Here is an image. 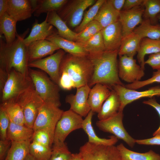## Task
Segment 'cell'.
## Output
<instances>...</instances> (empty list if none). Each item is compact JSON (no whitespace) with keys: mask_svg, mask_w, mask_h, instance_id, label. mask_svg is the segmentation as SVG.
Segmentation results:
<instances>
[{"mask_svg":"<svg viewBox=\"0 0 160 160\" xmlns=\"http://www.w3.org/2000/svg\"><path fill=\"white\" fill-rule=\"evenodd\" d=\"M0 106L4 110L10 121L15 124L24 125L25 119L22 109L14 100L1 104Z\"/></svg>","mask_w":160,"mask_h":160,"instance_id":"836d02e7","label":"cell"},{"mask_svg":"<svg viewBox=\"0 0 160 160\" xmlns=\"http://www.w3.org/2000/svg\"><path fill=\"white\" fill-rule=\"evenodd\" d=\"M67 0H31L34 16H39L43 13L59 11L66 4Z\"/></svg>","mask_w":160,"mask_h":160,"instance_id":"4316f807","label":"cell"},{"mask_svg":"<svg viewBox=\"0 0 160 160\" xmlns=\"http://www.w3.org/2000/svg\"><path fill=\"white\" fill-rule=\"evenodd\" d=\"M60 107L52 103L44 102L40 107L33 129L47 132L53 141L56 125L63 112Z\"/></svg>","mask_w":160,"mask_h":160,"instance_id":"52a82bcc","label":"cell"},{"mask_svg":"<svg viewBox=\"0 0 160 160\" xmlns=\"http://www.w3.org/2000/svg\"><path fill=\"white\" fill-rule=\"evenodd\" d=\"M17 22L7 12L0 17V36L4 35L7 44H11L16 39L17 34L16 29Z\"/></svg>","mask_w":160,"mask_h":160,"instance_id":"f546056e","label":"cell"},{"mask_svg":"<svg viewBox=\"0 0 160 160\" xmlns=\"http://www.w3.org/2000/svg\"><path fill=\"white\" fill-rule=\"evenodd\" d=\"M56 33L55 31L53 26L45 19L42 22L38 23L36 20L33 24L30 34L24 40L27 46L34 41L46 39L47 38Z\"/></svg>","mask_w":160,"mask_h":160,"instance_id":"603a6c76","label":"cell"},{"mask_svg":"<svg viewBox=\"0 0 160 160\" xmlns=\"http://www.w3.org/2000/svg\"><path fill=\"white\" fill-rule=\"evenodd\" d=\"M8 0H0V17L7 12Z\"/></svg>","mask_w":160,"mask_h":160,"instance_id":"f5cc1de1","label":"cell"},{"mask_svg":"<svg viewBox=\"0 0 160 160\" xmlns=\"http://www.w3.org/2000/svg\"><path fill=\"white\" fill-rule=\"evenodd\" d=\"M94 113L90 111L85 119H83L82 129L87 135L88 142L97 145H114L118 141V139L114 135L111 136L108 139L101 138L95 133L92 124V119Z\"/></svg>","mask_w":160,"mask_h":160,"instance_id":"7402d4cb","label":"cell"},{"mask_svg":"<svg viewBox=\"0 0 160 160\" xmlns=\"http://www.w3.org/2000/svg\"><path fill=\"white\" fill-rule=\"evenodd\" d=\"M50 160H70L72 154L65 143L53 144Z\"/></svg>","mask_w":160,"mask_h":160,"instance_id":"60d3db41","label":"cell"},{"mask_svg":"<svg viewBox=\"0 0 160 160\" xmlns=\"http://www.w3.org/2000/svg\"><path fill=\"white\" fill-rule=\"evenodd\" d=\"M79 43L84 48L89 54H96L105 51V47L101 31L87 41Z\"/></svg>","mask_w":160,"mask_h":160,"instance_id":"8d00e7d4","label":"cell"},{"mask_svg":"<svg viewBox=\"0 0 160 160\" xmlns=\"http://www.w3.org/2000/svg\"><path fill=\"white\" fill-rule=\"evenodd\" d=\"M56 45L60 49L72 55L84 56L89 55V52L78 43L71 41L60 36L55 33L46 39Z\"/></svg>","mask_w":160,"mask_h":160,"instance_id":"44dd1931","label":"cell"},{"mask_svg":"<svg viewBox=\"0 0 160 160\" xmlns=\"http://www.w3.org/2000/svg\"><path fill=\"white\" fill-rule=\"evenodd\" d=\"M155 83H160V70L153 72L152 76L148 79L136 81L133 83L127 84L124 86L127 88L136 90Z\"/></svg>","mask_w":160,"mask_h":160,"instance_id":"7bdbcfd3","label":"cell"},{"mask_svg":"<svg viewBox=\"0 0 160 160\" xmlns=\"http://www.w3.org/2000/svg\"><path fill=\"white\" fill-rule=\"evenodd\" d=\"M121 103L119 96L113 89L110 95L103 104L97 117L99 120L109 118L117 113L120 110Z\"/></svg>","mask_w":160,"mask_h":160,"instance_id":"484cf974","label":"cell"},{"mask_svg":"<svg viewBox=\"0 0 160 160\" xmlns=\"http://www.w3.org/2000/svg\"><path fill=\"white\" fill-rule=\"evenodd\" d=\"M24 160H36L30 154H29Z\"/></svg>","mask_w":160,"mask_h":160,"instance_id":"11a10c76","label":"cell"},{"mask_svg":"<svg viewBox=\"0 0 160 160\" xmlns=\"http://www.w3.org/2000/svg\"><path fill=\"white\" fill-rule=\"evenodd\" d=\"M143 103L146 105H148L154 108L157 111L160 117V104L156 101L155 98H151L147 100H144ZM160 134V125L158 129L153 133L154 136Z\"/></svg>","mask_w":160,"mask_h":160,"instance_id":"7dc6e473","label":"cell"},{"mask_svg":"<svg viewBox=\"0 0 160 160\" xmlns=\"http://www.w3.org/2000/svg\"><path fill=\"white\" fill-rule=\"evenodd\" d=\"M118 68L119 78L129 84L140 81L145 75L144 70L133 57L119 56Z\"/></svg>","mask_w":160,"mask_h":160,"instance_id":"4fadbf2b","label":"cell"},{"mask_svg":"<svg viewBox=\"0 0 160 160\" xmlns=\"http://www.w3.org/2000/svg\"><path fill=\"white\" fill-rule=\"evenodd\" d=\"M136 143L140 145H160V134L151 138L144 139L135 140Z\"/></svg>","mask_w":160,"mask_h":160,"instance_id":"c3c4849f","label":"cell"},{"mask_svg":"<svg viewBox=\"0 0 160 160\" xmlns=\"http://www.w3.org/2000/svg\"><path fill=\"white\" fill-rule=\"evenodd\" d=\"M28 75L35 89L44 102L61 106L60 87L44 72L29 68Z\"/></svg>","mask_w":160,"mask_h":160,"instance_id":"277c9868","label":"cell"},{"mask_svg":"<svg viewBox=\"0 0 160 160\" xmlns=\"http://www.w3.org/2000/svg\"><path fill=\"white\" fill-rule=\"evenodd\" d=\"M33 87L32 81L29 76L12 69L4 84L0 87L1 103L14 100L23 92Z\"/></svg>","mask_w":160,"mask_h":160,"instance_id":"5b68a950","label":"cell"},{"mask_svg":"<svg viewBox=\"0 0 160 160\" xmlns=\"http://www.w3.org/2000/svg\"><path fill=\"white\" fill-rule=\"evenodd\" d=\"M145 0H125L122 10L130 9L137 6L143 5Z\"/></svg>","mask_w":160,"mask_h":160,"instance_id":"f907efd6","label":"cell"},{"mask_svg":"<svg viewBox=\"0 0 160 160\" xmlns=\"http://www.w3.org/2000/svg\"><path fill=\"white\" fill-rule=\"evenodd\" d=\"M31 140L21 142L11 141L10 147L3 160H24L29 154Z\"/></svg>","mask_w":160,"mask_h":160,"instance_id":"e575fe53","label":"cell"},{"mask_svg":"<svg viewBox=\"0 0 160 160\" xmlns=\"http://www.w3.org/2000/svg\"><path fill=\"white\" fill-rule=\"evenodd\" d=\"M95 0L68 1L57 13L69 28H76L81 23L84 11L96 2Z\"/></svg>","mask_w":160,"mask_h":160,"instance_id":"ba28073f","label":"cell"},{"mask_svg":"<svg viewBox=\"0 0 160 160\" xmlns=\"http://www.w3.org/2000/svg\"><path fill=\"white\" fill-rule=\"evenodd\" d=\"M13 100L17 103L22 109L25 125L33 129L39 110L44 103L34 87L25 91Z\"/></svg>","mask_w":160,"mask_h":160,"instance_id":"8992f818","label":"cell"},{"mask_svg":"<svg viewBox=\"0 0 160 160\" xmlns=\"http://www.w3.org/2000/svg\"><path fill=\"white\" fill-rule=\"evenodd\" d=\"M160 52V40H152L147 38L142 39L137 58L142 68L144 70L145 57L146 55Z\"/></svg>","mask_w":160,"mask_h":160,"instance_id":"4dcf8cb0","label":"cell"},{"mask_svg":"<svg viewBox=\"0 0 160 160\" xmlns=\"http://www.w3.org/2000/svg\"><path fill=\"white\" fill-rule=\"evenodd\" d=\"M112 89L117 93L121 101L119 111H123L124 107L132 102L143 97L152 98L154 96H160V87H151L148 90L138 91L126 88L124 85H119L113 86Z\"/></svg>","mask_w":160,"mask_h":160,"instance_id":"5bb4252c","label":"cell"},{"mask_svg":"<svg viewBox=\"0 0 160 160\" xmlns=\"http://www.w3.org/2000/svg\"><path fill=\"white\" fill-rule=\"evenodd\" d=\"M60 75L59 86L60 88L66 90L75 88L73 82L66 73L60 72Z\"/></svg>","mask_w":160,"mask_h":160,"instance_id":"f6af8a7d","label":"cell"},{"mask_svg":"<svg viewBox=\"0 0 160 160\" xmlns=\"http://www.w3.org/2000/svg\"><path fill=\"white\" fill-rule=\"evenodd\" d=\"M29 31L28 29L23 34H17L15 41L9 44L0 37V71L8 74L13 69L29 76L27 46L24 41Z\"/></svg>","mask_w":160,"mask_h":160,"instance_id":"6da1fadb","label":"cell"},{"mask_svg":"<svg viewBox=\"0 0 160 160\" xmlns=\"http://www.w3.org/2000/svg\"><path fill=\"white\" fill-rule=\"evenodd\" d=\"M123 111H119L115 115L107 119L99 120L96 122V125L101 130L113 134L118 139H120L132 148L135 142V139L127 132L123 123Z\"/></svg>","mask_w":160,"mask_h":160,"instance_id":"8fae6325","label":"cell"},{"mask_svg":"<svg viewBox=\"0 0 160 160\" xmlns=\"http://www.w3.org/2000/svg\"><path fill=\"white\" fill-rule=\"evenodd\" d=\"M65 54V52L60 49L55 53L45 58L28 63V66L29 68H37L44 71L51 79L59 86L60 65Z\"/></svg>","mask_w":160,"mask_h":160,"instance_id":"7c38bea8","label":"cell"},{"mask_svg":"<svg viewBox=\"0 0 160 160\" xmlns=\"http://www.w3.org/2000/svg\"><path fill=\"white\" fill-rule=\"evenodd\" d=\"M70 160H82L81 155L78 153H72Z\"/></svg>","mask_w":160,"mask_h":160,"instance_id":"db71d44e","label":"cell"},{"mask_svg":"<svg viewBox=\"0 0 160 160\" xmlns=\"http://www.w3.org/2000/svg\"><path fill=\"white\" fill-rule=\"evenodd\" d=\"M133 32L142 39L147 38L155 40H160V25H153L148 19H144Z\"/></svg>","mask_w":160,"mask_h":160,"instance_id":"d6a6232c","label":"cell"},{"mask_svg":"<svg viewBox=\"0 0 160 160\" xmlns=\"http://www.w3.org/2000/svg\"><path fill=\"white\" fill-rule=\"evenodd\" d=\"M10 121L4 110L0 107V140H7V132Z\"/></svg>","mask_w":160,"mask_h":160,"instance_id":"ee69618b","label":"cell"},{"mask_svg":"<svg viewBox=\"0 0 160 160\" xmlns=\"http://www.w3.org/2000/svg\"><path fill=\"white\" fill-rule=\"evenodd\" d=\"M112 89L108 86L101 83H97L90 90L88 102L91 110L98 113L102 105L110 95Z\"/></svg>","mask_w":160,"mask_h":160,"instance_id":"ffe728a7","label":"cell"},{"mask_svg":"<svg viewBox=\"0 0 160 160\" xmlns=\"http://www.w3.org/2000/svg\"><path fill=\"white\" fill-rule=\"evenodd\" d=\"M82 116L69 109L63 111L55 129L53 144L64 143L72 132L82 128Z\"/></svg>","mask_w":160,"mask_h":160,"instance_id":"9c48e42d","label":"cell"},{"mask_svg":"<svg viewBox=\"0 0 160 160\" xmlns=\"http://www.w3.org/2000/svg\"><path fill=\"white\" fill-rule=\"evenodd\" d=\"M105 51L118 50L123 38L122 26L119 21L112 23L101 31Z\"/></svg>","mask_w":160,"mask_h":160,"instance_id":"e0dca14e","label":"cell"},{"mask_svg":"<svg viewBox=\"0 0 160 160\" xmlns=\"http://www.w3.org/2000/svg\"><path fill=\"white\" fill-rule=\"evenodd\" d=\"M60 49L52 42L47 39L33 41L27 47L28 63L51 55L56 51Z\"/></svg>","mask_w":160,"mask_h":160,"instance_id":"ac0fdd59","label":"cell"},{"mask_svg":"<svg viewBox=\"0 0 160 160\" xmlns=\"http://www.w3.org/2000/svg\"><path fill=\"white\" fill-rule=\"evenodd\" d=\"M144 10V6L141 5L120 12L119 21L121 25L123 37L132 33L141 23Z\"/></svg>","mask_w":160,"mask_h":160,"instance_id":"2e32d148","label":"cell"},{"mask_svg":"<svg viewBox=\"0 0 160 160\" xmlns=\"http://www.w3.org/2000/svg\"><path fill=\"white\" fill-rule=\"evenodd\" d=\"M11 141L8 139L0 140V160H3L5 158L9 149L8 148Z\"/></svg>","mask_w":160,"mask_h":160,"instance_id":"681fc988","label":"cell"},{"mask_svg":"<svg viewBox=\"0 0 160 160\" xmlns=\"http://www.w3.org/2000/svg\"><path fill=\"white\" fill-rule=\"evenodd\" d=\"M145 64L150 65L153 69L160 70V52L150 55Z\"/></svg>","mask_w":160,"mask_h":160,"instance_id":"bcb514c9","label":"cell"},{"mask_svg":"<svg viewBox=\"0 0 160 160\" xmlns=\"http://www.w3.org/2000/svg\"><path fill=\"white\" fill-rule=\"evenodd\" d=\"M79 153L82 160H122L114 145H97L88 142L80 147Z\"/></svg>","mask_w":160,"mask_h":160,"instance_id":"30bf717a","label":"cell"},{"mask_svg":"<svg viewBox=\"0 0 160 160\" xmlns=\"http://www.w3.org/2000/svg\"><path fill=\"white\" fill-rule=\"evenodd\" d=\"M141 39L138 35L133 32L123 37L118 51L119 56L133 57L139 51Z\"/></svg>","mask_w":160,"mask_h":160,"instance_id":"f1b7e54d","label":"cell"},{"mask_svg":"<svg viewBox=\"0 0 160 160\" xmlns=\"http://www.w3.org/2000/svg\"><path fill=\"white\" fill-rule=\"evenodd\" d=\"M118 50L104 51L89 57L93 64V71L88 84L91 87L97 83L106 85L111 89L117 85L124 86L119 76Z\"/></svg>","mask_w":160,"mask_h":160,"instance_id":"7a4b0ae2","label":"cell"},{"mask_svg":"<svg viewBox=\"0 0 160 160\" xmlns=\"http://www.w3.org/2000/svg\"><path fill=\"white\" fill-rule=\"evenodd\" d=\"M113 8L120 12L122 9L125 0H108Z\"/></svg>","mask_w":160,"mask_h":160,"instance_id":"816d5d0a","label":"cell"},{"mask_svg":"<svg viewBox=\"0 0 160 160\" xmlns=\"http://www.w3.org/2000/svg\"><path fill=\"white\" fill-rule=\"evenodd\" d=\"M143 5L144 19L149 20L152 24H157V17L160 14V0H145Z\"/></svg>","mask_w":160,"mask_h":160,"instance_id":"d590c367","label":"cell"},{"mask_svg":"<svg viewBox=\"0 0 160 160\" xmlns=\"http://www.w3.org/2000/svg\"><path fill=\"white\" fill-rule=\"evenodd\" d=\"M119 14L120 12L113 8L108 0H105L94 20L98 22L103 28L119 21Z\"/></svg>","mask_w":160,"mask_h":160,"instance_id":"d4e9b609","label":"cell"},{"mask_svg":"<svg viewBox=\"0 0 160 160\" xmlns=\"http://www.w3.org/2000/svg\"><path fill=\"white\" fill-rule=\"evenodd\" d=\"M103 29L102 26L98 22L95 20H93L82 31L77 33L76 42L81 43L87 41L100 31Z\"/></svg>","mask_w":160,"mask_h":160,"instance_id":"ab89813d","label":"cell"},{"mask_svg":"<svg viewBox=\"0 0 160 160\" xmlns=\"http://www.w3.org/2000/svg\"><path fill=\"white\" fill-rule=\"evenodd\" d=\"M116 147L122 160H160V155L151 150L145 153H140L129 150L122 143Z\"/></svg>","mask_w":160,"mask_h":160,"instance_id":"1f68e13d","label":"cell"},{"mask_svg":"<svg viewBox=\"0 0 160 160\" xmlns=\"http://www.w3.org/2000/svg\"><path fill=\"white\" fill-rule=\"evenodd\" d=\"M34 131L32 141L46 147H52L53 141L47 132L43 129Z\"/></svg>","mask_w":160,"mask_h":160,"instance_id":"b9f144b4","label":"cell"},{"mask_svg":"<svg viewBox=\"0 0 160 160\" xmlns=\"http://www.w3.org/2000/svg\"><path fill=\"white\" fill-rule=\"evenodd\" d=\"M32 128L10 121L7 132V139L11 141L21 142L32 140Z\"/></svg>","mask_w":160,"mask_h":160,"instance_id":"83f0119b","label":"cell"},{"mask_svg":"<svg viewBox=\"0 0 160 160\" xmlns=\"http://www.w3.org/2000/svg\"><path fill=\"white\" fill-rule=\"evenodd\" d=\"M45 19L50 24L57 28V34L60 36L71 41H76L77 33L68 27L56 12L47 13Z\"/></svg>","mask_w":160,"mask_h":160,"instance_id":"cb8c5ba5","label":"cell"},{"mask_svg":"<svg viewBox=\"0 0 160 160\" xmlns=\"http://www.w3.org/2000/svg\"><path fill=\"white\" fill-rule=\"evenodd\" d=\"M93 71L89 55L79 56L68 53L62 60L60 72L66 73L73 82L75 88L88 85Z\"/></svg>","mask_w":160,"mask_h":160,"instance_id":"3957f363","label":"cell"},{"mask_svg":"<svg viewBox=\"0 0 160 160\" xmlns=\"http://www.w3.org/2000/svg\"><path fill=\"white\" fill-rule=\"evenodd\" d=\"M157 18L158 20L160 22V14L158 15L157 17Z\"/></svg>","mask_w":160,"mask_h":160,"instance_id":"9f6ffc18","label":"cell"},{"mask_svg":"<svg viewBox=\"0 0 160 160\" xmlns=\"http://www.w3.org/2000/svg\"><path fill=\"white\" fill-rule=\"evenodd\" d=\"M91 87L86 85L76 88L75 95L71 94L65 98L66 103L70 106V109L82 117H86L91 111L88 102Z\"/></svg>","mask_w":160,"mask_h":160,"instance_id":"9a60e30c","label":"cell"},{"mask_svg":"<svg viewBox=\"0 0 160 160\" xmlns=\"http://www.w3.org/2000/svg\"><path fill=\"white\" fill-rule=\"evenodd\" d=\"M52 148L32 141L29 145V154L36 160H50Z\"/></svg>","mask_w":160,"mask_h":160,"instance_id":"74e56055","label":"cell"},{"mask_svg":"<svg viewBox=\"0 0 160 160\" xmlns=\"http://www.w3.org/2000/svg\"><path fill=\"white\" fill-rule=\"evenodd\" d=\"M7 12L17 22L29 18L33 13L31 0H8Z\"/></svg>","mask_w":160,"mask_h":160,"instance_id":"d6986e66","label":"cell"},{"mask_svg":"<svg viewBox=\"0 0 160 160\" xmlns=\"http://www.w3.org/2000/svg\"><path fill=\"white\" fill-rule=\"evenodd\" d=\"M105 0H98L84 14L80 24L76 28L75 32L78 33L82 31L90 22L94 20L100 8Z\"/></svg>","mask_w":160,"mask_h":160,"instance_id":"f35d334b","label":"cell"}]
</instances>
